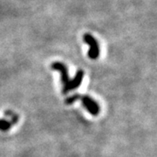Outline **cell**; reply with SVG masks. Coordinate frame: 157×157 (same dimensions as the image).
Here are the masks:
<instances>
[{
	"label": "cell",
	"mask_w": 157,
	"mask_h": 157,
	"mask_svg": "<svg viewBox=\"0 0 157 157\" xmlns=\"http://www.w3.org/2000/svg\"><path fill=\"white\" fill-rule=\"evenodd\" d=\"M79 94H74L73 96H70V97H68L66 99V101H65V103L67 104V105H71V104H73V102H75L76 101H78L79 100Z\"/></svg>",
	"instance_id": "cell-6"
},
{
	"label": "cell",
	"mask_w": 157,
	"mask_h": 157,
	"mask_svg": "<svg viewBox=\"0 0 157 157\" xmlns=\"http://www.w3.org/2000/svg\"><path fill=\"white\" fill-rule=\"evenodd\" d=\"M52 68L55 71H58L61 73V81L64 85H66L69 81V76H68L67 67L61 63V62H54L52 64Z\"/></svg>",
	"instance_id": "cell-4"
},
{
	"label": "cell",
	"mask_w": 157,
	"mask_h": 157,
	"mask_svg": "<svg viewBox=\"0 0 157 157\" xmlns=\"http://www.w3.org/2000/svg\"><path fill=\"white\" fill-rule=\"evenodd\" d=\"M83 77H84V72L82 70H78L75 77L73 78V79L72 80H69L67 83L66 85H64V87H63V94H67L69 91L73 89H76L78 86H80L81 82H82V79H83Z\"/></svg>",
	"instance_id": "cell-3"
},
{
	"label": "cell",
	"mask_w": 157,
	"mask_h": 157,
	"mask_svg": "<svg viewBox=\"0 0 157 157\" xmlns=\"http://www.w3.org/2000/svg\"><path fill=\"white\" fill-rule=\"evenodd\" d=\"M79 100L82 101V104L85 108L92 114V115H98L100 113V107L98 103L94 101L91 97L86 95H80Z\"/></svg>",
	"instance_id": "cell-2"
},
{
	"label": "cell",
	"mask_w": 157,
	"mask_h": 157,
	"mask_svg": "<svg viewBox=\"0 0 157 157\" xmlns=\"http://www.w3.org/2000/svg\"><path fill=\"white\" fill-rule=\"evenodd\" d=\"M11 121L6 120H0V130L1 131H7L11 128Z\"/></svg>",
	"instance_id": "cell-5"
},
{
	"label": "cell",
	"mask_w": 157,
	"mask_h": 157,
	"mask_svg": "<svg viewBox=\"0 0 157 157\" xmlns=\"http://www.w3.org/2000/svg\"><path fill=\"white\" fill-rule=\"evenodd\" d=\"M84 41L86 44L90 45V50L88 51V56L92 59H96L100 55V48L99 44L96 39L93 37L90 33L84 34Z\"/></svg>",
	"instance_id": "cell-1"
},
{
	"label": "cell",
	"mask_w": 157,
	"mask_h": 157,
	"mask_svg": "<svg viewBox=\"0 0 157 157\" xmlns=\"http://www.w3.org/2000/svg\"><path fill=\"white\" fill-rule=\"evenodd\" d=\"M6 116H9V117L11 118V123H17V121H18V117L16 116L14 113L11 111H6Z\"/></svg>",
	"instance_id": "cell-7"
}]
</instances>
